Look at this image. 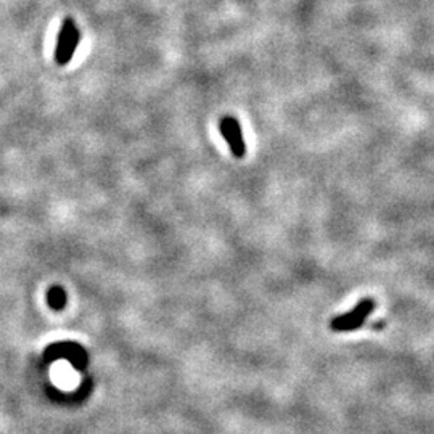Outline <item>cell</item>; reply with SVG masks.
<instances>
[{
	"mask_svg": "<svg viewBox=\"0 0 434 434\" xmlns=\"http://www.w3.org/2000/svg\"><path fill=\"white\" fill-rule=\"evenodd\" d=\"M219 130H221L224 140L227 142L230 153L237 159H243L246 155V142L238 119L227 114L219 121Z\"/></svg>",
	"mask_w": 434,
	"mask_h": 434,
	"instance_id": "3957f363",
	"label": "cell"
},
{
	"mask_svg": "<svg viewBox=\"0 0 434 434\" xmlns=\"http://www.w3.org/2000/svg\"><path fill=\"white\" fill-rule=\"evenodd\" d=\"M81 42V32L73 18H66L60 29L57 47H55V62L60 66H66L74 57L76 48Z\"/></svg>",
	"mask_w": 434,
	"mask_h": 434,
	"instance_id": "7a4b0ae2",
	"label": "cell"
},
{
	"mask_svg": "<svg viewBox=\"0 0 434 434\" xmlns=\"http://www.w3.org/2000/svg\"><path fill=\"white\" fill-rule=\"evenodd\" d=\"M46 359L48 362L57 360V359L69 360L71 364L79 370L84 369V367L87 365L86 351L76 343H58V344L50 346L46 353Z\"/></svg>",
	"mask_w": 434,
	"mask_h": 434,
	"instance_id": "277c9868",
	"label": "cell"
},
{
	"mask_svg": "<svg viewBox=\"0 0 434 434\" xmlns=\"http://www.w3.org/2000/svg\"><path fill=\"white\" fill-rule=\"evenodd\" d=\"M47 301L48 306L52 307L55 311H62L63 307L66 306V291L62 287H53L48 290L47 294Z\"/></svg>",
	"mask_w": 434,
	"mask_h": 434,
	"instance_id": "5b68a950",
	"label": "cell"
},
{
	"mask_svg": "<svg viewBox=\"0 0 434 434\" xmlns=\"http://www.w3.org/2000/svg\"><path fill=\"white\" fill-rule=\"evenodd\" d=\"M377 309V301L373 298H364L357 303L349 312L337 316L330 322V330L334 333H351L365 325L369 318Z\"/></svg>",
	"mask_w": 434,
	"mask_h": 434,
	"instance_id": "6da1fadb",
	"label": "cell"
}]
</instances>
